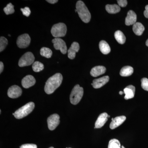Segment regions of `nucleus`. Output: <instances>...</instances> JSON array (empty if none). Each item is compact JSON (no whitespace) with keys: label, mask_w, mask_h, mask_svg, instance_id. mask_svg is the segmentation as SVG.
I'll return each mask as SVG.
<instances>
[{"label":"nucleus","mask_w":148,"mask_h":148,"mask_svg":"<svg viewBox=\"0 0 148 148\" xmlns=\"http://www.w3.org/2000/svg\"><path fill=\"white\" fill-rule=\"evenodd\" d=\"M36 82V79L33 76L28 75L23 78L21 81V84L24 88H28L34 85Z\"/></svg>","instance_id":"nucleus-11"},{"label":"nucleus","mask_w":148,"mask_h":148,"mask_svg":"<svg viewBox=\"0 0 148 148\" xmlns=\"http://www.w3.org/2000/svg\"><path fill=\"white\" fill-rule=\"evenodd\" d=\"M79 49V45L78 43L74 42L68 50V57L70 59H73L76 56V53L78 52Z\"/></svg>","instance_id":"nucleus-14"},{"label":"nucleus","mask_w":148,"mask_h":148,"mask_svg":"<svg viewBox=\"0 0 148 148\" xmlns=\"http://www.w3.org/2000/svg\"><path fill=\"white\" fill-rule=\"evenodd\" d=\"M8 36H10V37L11 36H10V34H9L8 35Z\"/></svg>","instance_id":"nucleus-39"},{"label":"nucleus","mask_w":148,"mask_h":148,"mask_svg":"<svg viewBox=\"0 0 148 148\" xmlns=\"http://www.w3.org/2000/svg\"><path fill=\"white\" fill-rule=\"evenodd\" d=\"M21 10L23 13V15L24 16H29L31 13V10H30V8L29 7H25L24 8H21Z\"/></svg>","instance_id":"nucleus-30"},{"label":"nucleus","mask_w":148,"mask_h":148,"mask_svg":"<svg viewBox=\"0 0 148 148\" xmlns=\"http://www.w3.org/2000/svg\"><path fill=\"white\" fill-rule=\"evenodd\" d=\"M32 69L35 72H39L44 69V66L39 61H36L32 65Z\"/></svg>","instance_id":"nucleus-25"},{"label":"nucleus","mask_w":148,"mask_h":148,"mask_svg":"<svg viewBox=\"0 0 148 148\" xmlns=\"http://www.w3.org/2000/svg\"><path fill=\"white\" fill-rule=\"evenodd\" d=\"M144 15L147 18H148V5L146 6L145 10L144 11Z\"/></svg>","instance_id":"nucleus-33"},{"label":"nucleus","mask_w":148,"mask_h":148,"mask_svg":"<svg viewBox=\"0 0 148 148\" xmlns=\"http://www.w3.org/2000/svg\"><path fill=\"white\" fill-rule=\"evenodd\" d=\"M49 148H53V147H51Z\"/></svg>","instance_id":"nucleus-40"},{"label":"nucleus","mask_w":148,"mask_h":148,"mask_svg":"<svg viewBox=\"0 0 148 148\" xmlns=\"http://www.w3.org/2000/svg\"><path fill=\"white\" fill-rule=\"evenodd\" d=\"M8 44V40L4 37L0 38V52H2L5 49Z\"/></svg>","instance_id":"nucleus-28"},{"label":"nucleus","mask_w":148,"mask_h":148,"mask_svg":"<svg viewBox=\"0 0 148 148\" xmlns=\"http://www.w3.org/2000/svg\"><path fill=\"white\" fill-rule=\"evenodd\" d=\"M35 108V104L30 102L21 107L14 113V116L17 119H21L31 113Z\"/></svg>","instance_id":"nucleus-3"},{"label":"nucleus","mask_w":148,"mask_h":148,"mask_svg":"<svg viewBox=\"0 0 148 148\" xmlns=\"http://www.w3.org/2000/svg\"><path fill=\"white\" fill-rule=\"evenodd\" d=\"M106 10L110 14H116L121 10L120 7L116 4L107 5L106 6Z\"/></svg>","instance_id":"nucleus-22"},{"label":"nucleus","mask_w":148,"mask_h":148,"mask_svg":"<svg viewBox=\"0 0 148 148\" xmlns=\"http://www.w3.org/2000/svg\"><path fill=\"white\" fill-rule=\"evenodd\" d=\"M141 86L144 90L148 91V79L147 78H143L141 79Z\"/></svg>","instance_id":"nucleus-29"},{"label":"nucleus","mask_w":148,"mask_h":148,"mask_svg":"<svg viewBox=\"0 0 148 148\" xmlns=\"http://www.w3.org/2000/svg\"><path fill=\"white\" fill-rule=\"evenodd\" d=\"M118 4L120 7H125L127 5V2L126 0H118L117 1Z\"/></svg>","instance_id":"nucleus-32"},{"label":"nucleus","mask_w":148,"mask_h":148,"mask_svg":"<svg viewBox=\"0 0 148 148\" xmlns=\"http://www.w3.org/2000/svg\"><path fill=\"white\" fill-rule=\"evenodd\" d=\"M137 21V15L134 11L130 10L127 12V16L125 18V24L127 26L134 25Z\"/></svg>","instance_id":"nucleus-15"},{"label":"nucleus","mask_w":148,"mask_h":148,"mask_svg":"<svg viewBox=\"0 0 148 148\" xmlns=\"http://www.w3.org/2000/svg\"><path fill=\"white\" fill-rule=\"evenodd\" d=\"M108 148H121V144L119 141L115 139L110 140Z\"/></svg>","instance_id":"nucleus-26"},{"label":"nucleus","mask_w":148,"mask_h":148,"mask_svg":"<svg viewBox=\"0 0 148 148\" xmlns=\"http://www.w3.org/2000/svg\"><path fill=\"white\" fill-rule=\"evenodd\" d=\"M116 40L120 44H123L125 42L126 38L122 32L120 31H117L114 34Z\"/></svg>","instance_id":"nucleus-23"},{"label":"nucleus","mask_w":148,"mask_h":148,"mask_svg":"<svg viewBox=\"0 0 148 148\" xmlns=\"http://www.w3.org/2000/svg\"><path fill=\"white\" fill-rule=\"evenodd\" d=\"M124 93L125 94L124 98L125 100L131 99L135 96V88L132 85H129L124 89Z\"/></svg>","instance_id":"nucleus-18"},{"label":"nucleus","mask_w":148,"mask_h":148,"mask_svg":"<svg viewBox=\"0 0 148 148\" xmlns=\"http://www.w3.org/2000/svg\"><path fill=\"white\" fill-rule=\"evenodd\" d=\"M47 121L49 129L54 130L60 123V116L57 114H53L48 118Z\"/></svg>","instance_id":"nucleus-9"},{"label":"nucleus","mask_w":148,"mask_h":148,"mask_svg":"<svg viewBox=\"0 0 148 148\" xmlns=\"http://www.w3.org/2000/svg\"><path fill=\"white\" fill-rule=\"evenodd\" d=\"M67 30L66 24L63 23H59L53 25L51 32L53 37L59 38L66 36Z\"/></svg>","instance_id":"nucleus-5"},{"label":"nucleus","mask_w":148,"mask_h":148,"mask_svg":"<svg viewBox=\"0 0 148 148\" xmlns=\"http://www.w3.org/2000/svg\"><path fill=\"white\" fill-rule=\"evenodd\" d=\"M99 48L103 54H108L110 53L111 48L108 44L104 40H102L99 43Z\"/></svg>","instance_id":"nucleus-20"},{"label":"nucleus","mask_w":148,"mask_h":148,"mask_svg":"<svg viewBox=\"0 0 148 148\" xmlns=\"http://www.w3.org/2000/svg\"><path fill=\"white\" fill-rule=\"evenodd\" d=\"M123 91H120L119 93L120 95H122V94H123Z\"/></svg>","instance_id":"nucleus-36"},{"label":"nucleus","mask_w":148,"mask_h":148,"mask_svg":"<svg viewBox=\"0 0 148 148\" xmlns=\"http://www.w3.org/2000/svg\"><path fill=\"white\" fill-rule=\"evenodd\" d=\"M46 1L50 3L51 4H54L58 2V0H47Z\"/></svg>","instance_id":"nucleus-35"},{"label":"nucleus","mask_w":148,"mask_h":148,"mask_svg":"<svg viewBox=\"0 0 148 148\" xmlns=\"http://www.w3.org/2000/svg\"><path fill=\"white\" fill-rule=\"evenodd\" d=\"M125 119L126 117L124 116L116 117L112 120V122L110 124V128L112 130L115 129L116 127L121 125L124 122Z\"/></svg>","instance_id":"nucleus-16"},{"label":"nucleus","mask_w":148,"mask_h":148,"mask_svg":"<svg viewBox=\"0 0 148 148\" xmlns=\"http://www.w3.org/2000/svg\"><path fill=\"white\" fill-rule=\"evenodd\" d=\"M4 69V65L3 64L2 62L1 61L0 62V73H1L3 71V70Z\"/></svg>","instance_id":"nucleus-34"},{"label":"nucleus","mask_w":148,"mask_h":148,"mask_svg":"<svg viewBox=\"0 0 148 148\" xmlns=\"http://www.w3.org/2000/svg\"><path fill=\"white\" fill-rule=\"evenodd\" d=\"M40 53L43 57L46 58H50L52 56V51L49 48L43 47L41 49Z\"/></svg>","instance_id":"nucleus-24"},{"label":"nucleus","mask_w":148,"mask_h":148,"mask_svg":"<svg viewBox=\"0 0 148 148\" xmlns=\"http://www.w3.org/2000/svg\"><path fill=\"white\" fill-rule=\"evenodd\" d=\"M22 89L17 85H13L9 88L8 91V97L11 98H16L21 96Z\"/></svg>","instance_id":"nucleus-10"},{"label":"nucleus","mask_w":148,"mask_h":148,"mask_svg":"<svg viewBox=\"0 0 148 148\" xmlns=\"http://www.w3.org/2000/svg\"><path fill=\"white\" fill-rule=\"evenodd\" d=\"M110 78L108 76H106L93 80L91 85L95 88H99L102 87L108 82Z\"/></svg>","instance_id":"nucleus-12"},{"label":"nucleus","mask_w":148,"mask_h":148,"mask_svg":"<svg viewBox=\"0 0 148 148\" xmlns=\"http://www.w3.org/2000/svg\"><path fill=\"white\" fill-rule=\"evenodd\" d=\"M106 68L103 66H97L93 67L90 72V75L93 77H97L105 73Z\"/></svg>","instance_id":"nucleus-17"},{"label":"nucleus","mask_w":148,"mask_h":148,"mask_svg":"<svg viewBox=\"0 0 148 148\" xmlns=\"http://www.w3.org/2000/svg\"><path fill=\"white\" fill-rule=\"evenodd\" d=\"M20 148H37V146L35 144H27L22 145Z\"/></svg>","instance_id":"nucleus-31"},{"label":"nucleus","mask_w":148,"mask_h":148,"mask_svg":"<svg viewBox=\"0 0 148 148\" xmlns=\"http://www.w3.org/2000/svg\"><path fill=\"white\" fill-rule=\"evenodd\" d=\"M3 10L6 15L12 14L14 13V11H15L14 9V6L11 3H9L7 5L6 7L4 8Z\"/></svg>","instance_id":"nucleus-27"},{"label":"nucleus","mask_w":148,"mask_h":148,"mask_svg":"<svg viewBox=\"0 0 148 148\" xmlns=\"http://www.w3.org/2000/svg\"><path fill=\"white\" fill-rule=\"evenodd\" d=\"M35 57L31 52H27L22 56L18 61V66L20 67L30 66L34 63Z\"/></svg>","instance_id":"nucleus-6"},{"label":"nucleus","mask_w":148,"mask_h":148,"mask_svg":"<svg viewBox=\"0 0 148 148\" xmlns=\"http://www.w3.org/2000/svg\"><path fill=\"white\" fill-rule=\"evenodd\" d=\"M63 80V76L61 73L55 74L48 79L45 86V91L47 94L53 93L60 86Z\"/></svg>","instance_id":"nucleus-1"},{"label":"nucleus","mask_w":148,"mask_h":148,"mask_svg":"<svg viewBox=\"0 0 148 148\" xmlns=\"http://www.w3.org/2000/svg\"><path fill=\"white\" fill-rule=\"evenodd\" d=\"M146 45L148 47V39L147 40V41H146Z\"/></svg>","instance_id":"nucleus-37"},{"label":"nucleus","mask_w":148,"mask_h":148,"mask_svg":"<svg viewBox=\"0 0 148 148\" xmlns=\"http://www.w3.org/2000/svg\"><path fill=\"white\" fill-rule=\"evenodd\" d=\"M133 32L137 36H141L145 30V27L140 22H136L133 25Z\"/></svg>","instance_id":"nucleus-19"},{"label":"nucleus","mask_w":148,"mask_h":148,"mask_svg":"<svg viewBox=\"0 0 148 148\" xmlns=\"http://www.w3.org/2000/svg\"><path fill=\"white\" fill-rule=\"evenodd\" d=\"M52 42L53 47L56 50H59L63 54H66L67 52V47L66 42L60 38H55L52 40Z\"/></svg>","instance_id":"nucleus-8"},{"label":"nucleus","mask_w":148,"mask_h":148,"mask_svg":"<svg viewBox=\"0 0 148 148\" xmlns=\"http://www.w3.org/2000/svg\"><path fill=\"white\" fill-rule=\"evenodd\" d=\"M31 39L28 34L20 35L17 38L16 44L20 48H26L28 47L31 42Z\"/></svg>","instance_id":"nucleus-7"},{"label":"nucleus","mask_w":148,"mask_h":148,"mask_svg":"<svg viewBox=\"0 0 148 148\" xmlns=\"http://www.w3.org/2000/svg\"><path fill=\"white\" fill-rule=\"evenodd\" d=\"M109 115L107 113H103L98 116L95 123V128H100L103 127L108 121Z\"/></svg>","instance_id":"nucleus-13"},{"label":"nucleus","mask_w":148,"mask_h":148,"mask_svg":"<svg viewBox=\"0 0 148 148\" xmlns=\"http://www.w3.org/2000/svg\"><path fill=\"white\" fill-rule=\"evenodd\" d=\"M83 94V88L79 85H76L74 86L70 95V102L73 105H77L81 100Z\"/></svg>","instance_id":"nucleus-4"},{"label":"nucleus","mask_w":148,"mask_h":148,"mask_svg":"<svg viewBox=\"0 0 148 148\" xmlns=\"http://www.w3.org/2000/svg\"><path fill=\"white\" fill-rule=\"evenodd\" d=\"M121 148H125V147H123V146H121Z\"/></svg>","instance_id":"nucleus-38"},{"label":"nucleus","mask_w":148,"mask_h":148,"mask_svg":"<svg viewBox=\"0 0 148 148\" xmlns=\"http://www.w3.org/2000/svg\"><path fill=\"white\" fill-rule=\"evenodd\" d=\"M76 8L81 20L84 23H88L91 18V14L84 3L82 1H78Z\"/></svg>","instance_id":"nucleus-2"},{"label":"nucleus","mask_w":148,"mask_h":148,"mask_svg":"<svg viewBox=\"0 0 148 148\" xmlns=\"http://www.w3.org/2000/svg\"><path fill=\"white\" fill-rule=\"evenodd\" d=\"M134 70L131 66H124L121 70L120 75L122 77H128L133 73Z\"/></svg>","instance_id":"nucleus-21"}]
</instances>
